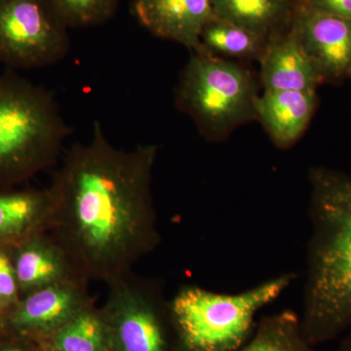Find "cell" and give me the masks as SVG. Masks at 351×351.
<instances>
[{
  "label": "cell",
  "instance_id": "1",
  "mask_svg": "<svg viewBox=\"0 0 351 351\" xmlns=\"http://www.w3.org/2000/svg\"><path fill=\"white\" fill-rule=\"evenodd\" d=\"M157 152L156 145L119 149L95 121L90 140L64 154L49 186L47 232L86 282L130 274L160 243L152 191Z\"/></svg>",
  "mask_w": 351,
  "mask_h": 351
},
{
  "label": "cell",
  "instance_id": "2",
  "mask_svg": "<svg viewBox=\"0 0 351 351\" xmlns=\"http://www.w3.org/2000/svg\"><path fill=\"white\" fill-rule=\"evenodd\" d=\"M309 182L311 233L301 323L315 348L351 329V177L318 167Z\"/></svg>",
  "mask_w": 351,
  "mask_h": 351
},
{
  "label": "cell",
  "instance_id": "3",
  "mask_svg": "<svg viewBox=\"0 0 351 351\" xmlns=\"http://www.w3.org/2000/svg\"><path fill=\"white\" fill-rule=\"evenodd\" d=\"M69 134L53 93L19 75H0V184L54 165Z\"/></svg>",
  "mask_w": 351,
  "mask_h": 351
},
{
  "label": "cell",
  "instance_id": "4",
  "mask_svg": "<svg viewBox=\"0 0 351 351\" xmlns=\"http://www.w3.org/2000/svg\"><path fill=\"white\" fill-rule=\"evenodd\" d=\"M297 277L287 272L239 294L184 286L168 304L176 351L239 350L255 331L258 311L278 299Z\"/></svg>",
  "mask_w": 351,
  "mask_h": 351
},
{
  "label": "cell",
  "instance_id": "5",
  "mask_svg": "<svg viewBox=\"0 0 351 351\" xmlns=\"http://www.w3.org/2000/svg\"><path fill=\"white\" fill-rule=\"evenodd\" d=\"M175 96L179 110L211 141L256 119L258 95L250 71L203 49L193 52Z\"/></svg>",
  "mask_w": 351,
  "mask_h": 351
},
{
  "label": "cell",
  "instance_id": "6",
  "mask_svg": "<svg viewBox=\"0 0 351 351\" xmlns=\"http://www.w3.org/2000/svg\"><path fill=\"white\" fill-rule=\"evenodd\" d=\"M68 29L45 0H0V64L34 69L59 63L71 48Z\"/></svg>",
  "mask_w": 351,
  "mask_h": 351
},
{
  "label": "cell",
  "instance_id": "7",
  "mask_svg": "<svg viewBox=\"0 0 351 351\" xmlns=\"http://www.w3.org/2000/svg\"><path fill=\"white\" fill-rule=\"evenodd\" d=\"M101 308L110 351H168L160 295L154 286L126 274L108 283Z\"/></svg>",
  "mask_w": 351,
  "mask_h": 351
},
{
  "label": "cell",
  "instance_id": "8",
  "mask_svg": "<svg viewBox=\"0 0 351 351\" xmlns=\"http://www.w3.org/2000/svg\"><path fill=\"white\" fill-rule=\"evenodd\" d=\"M85 281H66L32 291L9 313V324L20 334L47 341L83 309L92 306Z\"/></svg>",
  "mask_w": 351,
  "mask_h": 351
},
{
  "label": "cell",
  "instance_id": "9",
  "mask_svg": "<svg viewBox=\"0 0 351 351\" xmlns=\"http://www.w3.org/2000/svg\"><path fill=\"white\" fill-rule=\"evenodd\" d=\"M294 32L324 82L351 75V20L302 8Z\"/></svg>",
  "mask_w": 351,
  "mask_h": 351
},
{
  "label": "cell",
  "instance_id": "10",
  "mask_svg": "<svg viewBox=\"0 0 351 351\" xmlns=\"http://www.w3.org/2000/svg\"><path fill=\"white\" fill-rule=\"evenodd\" d=\"M132 13L154 36L198 52L203 27L214 17L211 0H134Z\"/></svg>",
  "mask_w": 351,
  "mask_h": 351
},
{
  "label": "cell",
  "instance_id": "11",
  "mask_svg": "<svg viewBox=\"0 0 351 351\" xmlns=\"http://www.w3.org/2000/svg\"><path fill=\"white\" fill-rule=\"evenodd\" d=\"M261 60V76L267 91L316 92L324 82L294 31L270 39Z\"/></svg>",
  "mask_w": 351,
  "mask_h": 351
},
{
  "label": "cell",
  "instance_id": "12",
  "mask_svg": "<svg viewBox=\"0 0 351 351\" xmlns=\"http://www.w3.org/2000/svg\"><path fill=\"white\" fill-rule=\"evenodd\" d=\"M14 248V267L20 293L23 294L53 284L85 281L73 269L63 249L47 232L36 233Z\"/></svg>",
  "mask_w": 351,
  "mask_h": 351
},
{
  "label": "cell",
  "instance_id": "13",
  "mask_svg": "<svg viewBox=\"0 0 351 351\" xmlns=\"http://www.w3.org/2000/svg\"><path fill=\"white\" fill-rule=\"evenodd\" d=\"M316 106V92L265 90L256 101V119L277 147L287 149L306 131Z\"/></svg>",
  "mask_w": 351,
  "mask_h": 351
},
{
  "label": "cell",
  "instance_id": "14",
  "mask_svg": "<svg viewBox=\"0 0 351 351\" xmlns=\"http://www.w3.org/2000/svg\"><path fill=\"white\" fill-rule=\"evenodd\" d=\"M54 199L50 188L0 193V247H15L48 232Z\"/></svg>",
  "mask_w": 351,
  "mask_h": 351
},
{
  "label": "cell",
  "instance_id": "15",
  "mask_svg": "<svg viewBox=\"0 0 351 351\" xmlns=\"http://www.w3.org/2000/svg\"><path fill=\"white\" fill-rule=\"evenodd\" d=\"M237 351H314L302 334L301 315L291 311L265 316L255 331Z\"/></svg>",
  "mask_w": 351,
  "mask_h": 351
},
{
  "label": "cell",
  "instance_id": "16",
  "mask_svg": "<svg viewBox=\"0 0 351 351\" xmlns=\"http://www.w3.org/2000/svg\"><path fill=\"white\" fill-rule=\"evenodd\" d=\"M214 16L263 39L286 13V0H211Z\"/></svg>",
  "mask_w": 351,
  "mask_h": 351
},
{
  "label": "cell",
  "instance_id": "17",
  "mask_svg": "<svg viewBox=\"0 0 351 351\" xmlns=\"http://www.w3.org/2000/svg\"><path fill=\"white\" fill-rule=\"evenodd\" d=\"M43 343L57 351H110L105 321L101 309L94 304L83 309Z\"/></svg>",
  "mask_w": 351,
  "mask_h": 351
},
{
  "label": "cell",
  "instance_id": "18",
  "mask_svg": "<svg viewBox=\"0 0 351 351\" xmlns=\"http://www.w3.org/2000/svg\"><path fill=\"white\" fill-rule=\"evenodd\" d=\"M200 43L203 50L215 56L237 59L260 58L267 44L260 36L216 16L203 27Z\"/></svg>",
  "mask_w": 351,
  "mask_h": 351
},
{
  "label": "cell",
  "instance_id": "19",
  "mask_svg": "<svg viewBox=\"0 0 351 351\" xmlns=\"http://www.w3.org/2000/svg\"><path fill=\"white\" fill-rule=\"evenodd\" d=\"M68 29L95 27L114 15L119 0H45Z\"/></svg>",
  "mask_w": 351,
  "mask_h": 351
},
{
  "label": "cell",
  "instance_id": "20",
  "mask_svg": "<svg viewBox=\"0 0 351 351\" xmlns=\"http://www.w3.org/2000/svg\"><path fill=\"white\" fill-rule=\"evenodd\" d=\"M6 247H0V315L10 313L20 301V289L13 256Z\"/></svg>",
  "mask_w": 351,
  "mask_h": 351
},
{
  "label": "cell",
  "instance_id": "21",
  "mask_svg": "<svg viewBox=\"0 0 351 351\" xmlns=\"http://www.w3.org/2000/svg\"><path fill=\"white\" fill-rule=\"evenodd\" d=\"M302 8L351 20V0H306Z\"/></svg>",
  "mask_w": 351,
  "mask_h": 351
},
{
  "label": "cell",
  "instance_id": "22",
  "mask_svg": "<svg viewBox=\"0 0 351 351\" xmlns=\"http://www.w3.org/2000/svg\"><path fill=\"white\" fill-rule=\"evenodd\" d=\"M339 351H351V329L346 332L345 338L341 341Z\"/></svg>",
  "mask_w": 351,
  "mask_h": 351
},
{
  "label": "cell",
  "instance_id": "23",
  "mask_svg": "<svg viewBox=\"0 0 351 351\" xmlns=\"http://www.w3.org/2000/svg\"><path fill=\"white\" fill-rule=\"evenodd\" d=\"M43 343V348H41V351H57V350H55L54 348H51V346L49 345H48V343Z\"/></svg>",
  "mask_w": 351,
  "mask_h": 351
},
{
  "label": "cell",
  "instance_id": "24",
  "mask_svg": "<svg viewBox=\"0 0 351 351\" xmlns=\"http://www.w3.org/2000/svg\"><path fill=\"white\" fill-rule=\"evenodd\" d=\"M1 351H24V350H23L22 348H15V346H12V348H4V350H2Z\"/></svg>",
  "mask_w": 351,
  "mask_h": 351
}]
</instances>
